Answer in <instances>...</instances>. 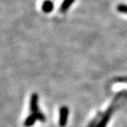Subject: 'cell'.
Masks as SVG:
<instances>
[{"label":"cell","instance_id":"6da1fadb","mask_svg":"<svg viewBox=\"0 0 127 127\" xmlns=\"http://www.w3.org/2000/svg\"><path fill=\"white\" fill-rule=\"evenodd\" d=\"M38 96L36 94H33L31 96V99H30V110L32 112V113L33 114H36L38 117V120L44 122L45 120V117L39 111L38 109Z\"/></svg>","mask_w":127,"mask_h":127},{"label":"cell","instance_id":"7a4b0ae2","mask_svg":"<svg viewBox=\"0 0 127 127\" xmlns=\"http://www.w3.org/2000/svg\"><path fill=\"white\" fill-rule=\"evenodd\" d=\"M68 116V109L66 106H62L60 109V116H59V125L61 127L65 126L67 122Z\"/></svg>","mask_w":127,"mask_h":127},{"label":"cell","instance_id":"3957f363","mask_svg":"<svg viewBox=\"0 0 127 127\" xmlns=\"http://www.w3.org/2000/svg\"><path fill=\"white\" fill-rule=\"evenodd\" d=\"M38 120V117H37V115L36 114H33L32 113L30 116H29L27 117V119L25 120L24 122V126L25 127H30L32 126V125L34 124L35 121Z\"/></svg>","mask_w":127,"mask_h":127},{"label":"cell","instance_id":"277c9868","mask_svg":"<svg viewBox=\"0 0 127 127\" xmlns=\"http://www.w3.org/2000/svg\"><path fill=\"white\" fill-rule=\"evenodd\" d=\"M53 8H54L53 2H51L50 0H46L42 4V10L46 13L51 12L53 10Z\"/></svg>","mask_w":127,"mask_h":127},{"label":"cell","instance_id":"5b68a950","mask_svg":"<svg viewBox=\"0 0 127 127\" xmlns=\"http://www.w3.org/2000/svg\"><path fill=\"white\" fill-rule=\"evenodd\" d=\"M111 111H112L111 109H110V110L107 111L106 114L103 116V118L102 119L101 122L98 124L97 127H106L109 120H110V115H111Z\"/></svg>","mask_w":127,"mask_h":127},{"label":"cell","instance_id":"8992f818","mask_svg":"<svg viewBox=\"0 0 127 127\" xmlns=\"http://www.w3.org/2000/svg\"><path fill=\"white\" fill-rule=\"evenodd\" d=\"M74 0H64V2H62V4L61 5L60 11L61 12H65L70 8L71 4L74 2Z\"/></svg>","mask_w":127,"mask_h":127},{"label":"cell","instance_id":"52a82bcc","mask_svg":"<svg viewBox=\"0 0 127 127\" xmlns=\"http://www.w3.org/2000/svg\"><path fill=\"white\" fill-rule=\"evenodd\" d=\"M117 10L121 13L127 14V5L124 4H120L117 6Z\"/></svg>","mask_w":127,"mask_h":127}]
</instances>
